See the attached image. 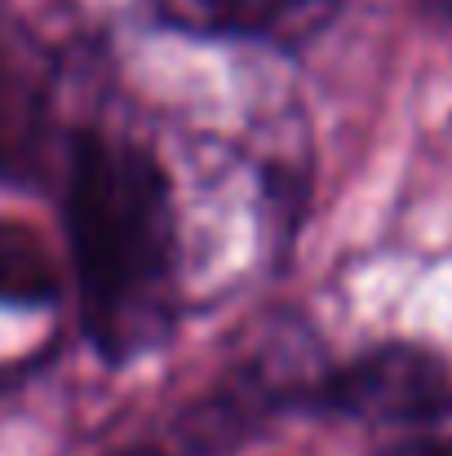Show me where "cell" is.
Listing matches in <instances>:
<instances>
[{"label":"cell","mask_w":452,"mask_h":456,"mask_svg":"<svg viewBox=\"0 0 452 456\" xmlns=\"http://www.w3.org/2000/svg\"><path fill=\"white\" fill-rule=\"evenodd\" d=\"M71 284L89 341L125 363L155 350L186 305L177 168L120 125H76L62 147Z\"/></svg>","instance_id":"1"},{"label":"cell","mask_w":452,"mask_h":456,"mask_svg":"<svg viewBox=\"0 0 452 456\" xmlns=\"http://www.w3.org/2000/svg\"><path fill=\"white\" fill-rule=\"evenodd\" d=\"M67 134H58L53 49L18 13L0 9V177L31 182L49 159H62Z\"/></svg>","instance_id":"2"},{"label":"cell","mask_w":452,"mask_h":456,"mask_svg":"<svg viewBox=\"0 0 452 456\" xmlns=\"http://www.w3.org/2000/svg\"><path fill=\"white\" fill-rule=\"evenodd\" d=\"M444 399V363L413 346H382L306 381L301 403L328 417L404 426Z\"/></svg>","instance_id":"3"},{"label":"cell","mask_w":452,"mask_h":456,"mask_svg":"<svg viewBox=\"0 0 452 456\" xmlns=\"http://www.w3.org/2000/svg\"><path fill=\"white\" fill-rule=\"evenodd\" d=\"M151 9L195 40L301 49L341 13V0H151Z\"/></svg>","instance_id":"4"},{"label":"cell","mask_w":452,"mask_h":456,"mask_svg":"<svg viewBox=\"0 0 452 456\" xmlns=\"http://www.w3.org/2000/svg\"><path fill=\"white\" fill-rule=\"evenodd\" d=\"M53 289H58V275L40 257V244L18 226H0V302L31 305L53 297Z\"/></svg>","instance_id":"5"},{"label":"cell","mask_w":452,"mask_h":456,"mask_svg":"<svg viewBox=\"0 0 452 456\" xmlns=\"http://www.w3.org/2000/svg\"><path fill=\"white\" fill-rule=\"evenodd\" d=\"M377 456H452V395L417 412L413 421L395 426V439Z\"/></svg>","instance_id":"6"},{"label":"cell","mask_w":452,"mask_h":456,"mask_svg":"<svg viewBox=\"0 0 452 456\" xmlns=\"http://www.w3.org/2000/svg\"><path fill=\"white\" fill-rule=\"evenodd\" d=\"M116 456H164L160 448H129V452H116Z\"/></svg>","instance_id":"7"}]
</instances>
